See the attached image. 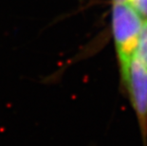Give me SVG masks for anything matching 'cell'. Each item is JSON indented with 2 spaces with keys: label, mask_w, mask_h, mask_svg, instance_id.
Returning a JSON list of instances; mask_svg holds the SVG:
<instances>
[{
  "label": "cell",
  "mask_w": 147,
  "mask_h": 146,
  "mask_svg": "<svg viewBox=\"0 0 147 146\" xmlns=\"http://www.w3.org/2000/svg\"><path fill=\"white\" fill-rule=\"evenodd\" d=\"M142 24L143 18L130 3H112V35L123 86L135 57Z\"/></svg>",
  "instance_id": "6da1fadb"
},
{
  "label": "cell",
  "mask_w": 147,
  "mask_h": 146,
  "mask_svg": "<svg viewBox=\"0 0 147 146\" xmlns=\"http://www.w3.org/2000/svg\"><path fill=\"white\" fill-rule=\"evenodd\" d=\"M139 122L144 146H147V67L134 57L124 85Z\"/></svg>",
  "instance_id": "7a4b0ae2"
},
{
  "label": "cell",
  "mask_w": 147,
  "mask_h": 146,
  "mask_svg": "<svg viewBox=\"0 0 147 146\" xmlns=\"http://www.w3.org/2000/svg\"><path fill=\"white\" fill-rule=\"evenodd\" d=\"M135 57L147 67V19H143Z\"/></svg>",
  "instance_id": "3957f363"
},
{
  "label": "cell",
  "mask_w": 147,
  "mask_h": 146,
  "mask_svg": "<svg viewBox=\"0 0 147 146\" xmlns=\"http://www.w3.org/2000/svg\"><path fill=\"white\" fill-rule=\"evenodd\" d=\"M128 3L133 6L143 19H147V0H129Z\"/></svg>",
  "instance_id": "277c9868"
},
{
  "label": "cell",
  "mask_w": 147,
  "mask_h": 146,
  "mask_svg": "<svg viewBox=\"0 0 147 146\" xmlns=\"http://www.w3.org/2000/svg\"><path fill=\"white\" fill-rule=\"evenodd\" d=\"M129 2V0H112V3H124Z\"/></svg>",
  "instance_id": "5b68a950"
}]
</instances>
